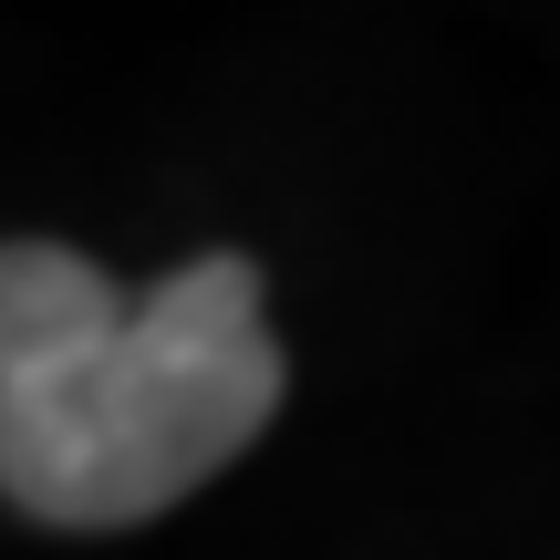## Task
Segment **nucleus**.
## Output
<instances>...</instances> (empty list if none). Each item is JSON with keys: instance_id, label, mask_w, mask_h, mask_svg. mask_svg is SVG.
<instances>
[{"instance_id": "nucleus-1", "label": "nucleus", "mask_w": 560, "mask_h": 560, "mask_svg": "<svg viewBox=\"0 0 560 560\" xmlns=\"http://www.w3.org/2000/svg\"><path fill=\"white\" fill-rule=\"evenodd\" d=\"M260 270L240 249L166 270L52 374L0 384V499L52 529H136L208 488L280 416Z\"/></svg>"}, {"instance_id": "nucleus-2", "label": "nucleus", "mask_w": 560, "mask_h": 560, "mask_svg": "<svg viewBox=\"0 0 560 560\" xmlns=\"http://www.w3.org/2000/svg\"><path fill=\"white\" fill-rule=\"evenodd\" d=\"M125 291L62 240H0V384L52 374L94 332H115Z\"/></svg>"}]
</instances>
